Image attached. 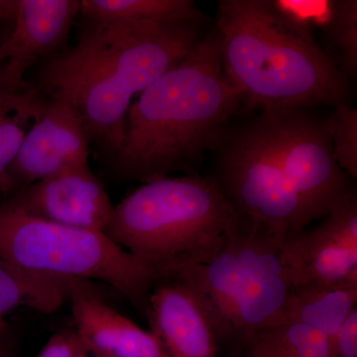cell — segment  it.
I'll use <instances>...</instances> for the list:
<instances>
[{"label":"cell","mask_w":357,"mask_h":357,"mask_svg":"<svg viewBox=\"0 0 357 357\" xmlns=\"http://www.w3.org/2000/svg\"><path fill=\"white\" fill-rule=\"evenodd\" d=\"M26 213L74 229L105 232L114 206L88 164L20 188L10 199Z\"/></svg>","instance_id":"8fae6325"},{"label":"cell","mask_w":357,"mask_h":357,"mask_svg":"<svg viewBox=\"0 0 357 357\" xmlns=\"http://www.w3.org/2000/svg\"><path fill=\"white\" fill-rule=\"evenodd\" d=\"M314 109H261L277 159L312 220L326 217L356 191L333 155L328 117Z\"/></svg>","instance_id":"52a82bcc"},{"label":"cell","mask_w":357,"mask_h":357,"mask_svg":"<svg viewBox=\"0 0 357 357\" xmlns=\"http://www.w3.org/2000/svg\"><path fill=\"white\" fill-rule=\"evenodd\" d=\"M241 218L211 177L171 176L115 206L103 234L165 277L213 259Z\"/></svg>","instance_id":"277c9868"},{"label":"cell","mask_w":357,"mask_h":357,"mask_svg":"<svg viewBox=\"0 0 357 357\" xmlns=\"http://www.w3.org/2000/svg\"><path fill=\"white\" fill-rule=\"evenodd\" d=\"M73 279L31 273L0 259V318L20 307L52 314L68 299Z\"/></svg>","instance_id":"ac0fdd59"},{"label":"cell","mask_w":357,"mask_h":357,"mask_svg":"<svg viewBox=\"0 0 357 357\" xmlns=\"http://www.w3.org/2000/svg\"><path fill=\"white\" fill-rule=\"evenodd\" d=\"M68 300L76 333L86 351L102 357H171L147 333L98 297L86 281H70Z\"/></svg>","instance_id":"4fadbf2b"},{"label":"cell","mask_w":357,"mask_h":357,"mask_svg":"<svg viewBox=\"0 0 357 357\" xmlns=\"http://www.w3.org/2000/svg\"><path fill=\"white\" fill-rule=\"evenodd\" d=\"M44 100L34 84L13 81L0 65V192L17 191L9 170Z\"/></svg>","instance_id":"2e32d148"},{"label":"cell","mask_w":357,"mask_h":357,"mask_svg":"<svg viewBox=\"0 0 357 357\" xmlns=\"http://www.w3.org/2000/svg\"><path fill=\"white\" fill-rule=\"evenodd\" d=\"M79 0H17L14 28L2 46L7 59L1 69L14 81L25 82L26 72L38 61L64 49Z\"/></svg>","instance_id":"5bb4252c"},{"label":"cell","mask_w":357,"mask_h":357,"mask_svg":"<svg viewBox=\"0 0 357 357\" xmlns=\"http://www.w3.org/2000/svg\"><path fill=\"white\" fill-rule=\"evenodd\" d=\"M0 259L42 276L102 281L145 317L152 288L162 278L103 232L33 217L11 199L0 206Z\"/></svg>","instance_id":"5b68a950"},{"label":"cell","mask_w":357,"mask_h":357,"mask_svg":"<svg viewBox=\"0 0 357 357\" xmlns=\"http://www.w3.org/2000/svg\"><path fill=\"white\" fill-rule=\"evenodd\" d=\"M314 229L289 236L282 258L293 287L357 282V203L347 199Z\"/></svg>","instance_id":"9c48e42d"},{"label":"cell","mask_w":357,"mask_h":357,"mask_svg":"<svg viewBox=\"0 0 357 357\" xmlns=\"http://www.w3.org/2000/svg\"><path fill=\"white\" fill-rule=\"evenodd\" d=\"M332 357H357V307L331 337Z\"/></svg>","instance_id":"cb8c5ba5"},{"label":"cell","mask_w":357,"mask_h":357,"mask_svg":"<svg viewBox=\"0 0 357 357\" xmlns=\"http://www.w3.org/2000/svg\"><path fill=\"white\" fill-rule=\"evenodd\" d=\"M285 239L245 218L241 220L237 253L239 285L232 326L234 337L245 344L255 333L285 321L293 289L282 258Z\"/></svg>","instance_id":"ba28073f"},{"label":"cell","mask_w":357,"mask_h":357,"mask_svg":"<svg viewBox=\"0 0 357 357\" xmlns=\"http://www.w3.org/2000/svg\"><path fill=\"white\" fill-rule=\"evenodd\" d=\"M215 26L223 72L245 110L347 103L349 82L273 0H220Z\"/></svg>","instance_id":"3957f363"},{"label":"cell","mask_w":357,"mask_h":357,"mask_svg":"<svg viewBox=\"0 0 357 357\" xmlns=\"http://www.w3.org/2000/svg\"><path fill=\"white\" fill-rule=\"evenodd\" d=\"M208 155L223 196L241 218L287 238L312 220L277 159L261 109L222 129Z\"/></svg>","instance_id":"8992f818"},{"label":"cell","mask_w":357,"mask_h":357,"mask_svg":"<svg viewBox=\"0 0 357 357\" xmlns=\"http://www.w3.org/2000/svg\"><path fill=\"white\" fill-rule=\"evenodd\" d=\"M7 59V54L6 49H4V47L2 46V45H0V65L2 64V63L6 62Z\"/></svg>","instance_id":"4316f807"},{"label":"cell","mask_w":357,"mask_h":357,"mask_svg":"<svg viewBox=\"0 0 357 357\" xmlns=\"http://www.w3.org/2000/svg\"><path fill=\"white\" fill-rule=\"evenodd\" d=\"M246 344L250 357H332L331 337L296 321L255 333Z\"/></svg>","instance_id":"ffe728a7"},{"label":"cell","mask_w":357,"mask_h":357,"mask_svg":"<svg viewBox=\"0 0 357 357\" xmlns=\"http://www.w3.org/2000/svg\"><path fill=\"white\" fill-rule=\"evenodd\" d=\"M6 331V324H4L3 319L0 318V332Z\"/></svg>","instance_id":"83f0119b"},{"label":"cell","mask_w":357,"mask_h":357,"mask_svg":"<svg viewBox=\"0 0 357 357\" xmlns=\"http://www.w3.org/2000/svg\"><path fill=\"white\" fill-rule=\"evenodd\" d=\"M83 20L77 43L45 59L33 84L74 107L107 160L121 145L134 96L190 53L208 21Z\"/></svg>","instance_id":"6da1fadb"},{"label":"cell","mask_w":357,"mask_h":357,"mask_svg":"<svg viewBox=\"0 0 357 357\" xmlns=\"http://www.w3.org/2000/svg\"><path fill=\"white\" fill-rule=\"evenodd\" d=\"M79 13L109 22L208 21L192 0H82Z\"/></svg>","instance_id":"d6986e66"},{"label":"cell","mask_w":357,"mask_h":357,"mask_svg":"<svg viewBox=\"0 0 357 357\" xmlns=\"http://www.w3.org/2000/svg\"><path fill=\"white\" fill-rule=\"evenodd\" d=\"M89 141L76 110L64 98L45 96L11 164L17 190L60 172L89 163Z\"/></svg>","instance_id":"30bf717a"},{"label":"cell","mask_w":357,"mask_h":357,"mask_svg":"<svg viewBox=\"0 0 357 357\" xmlns=\"http://www.w3.org/2000/svg\"><path fill=\"white\" fill-rule=\"evenodd\" d=\"M0 357H15L13 340L6 331L0 332Z\"/></svg>","instance_id":"d4e9b609"},{"label":"cell","mask_w":357,"mask_h":357,"mask_svg":"<svg viewBox=\"0 0 357 357\" xmlns=\"http://www.w3.org/2000/svg\"><path fill=\"white\" fill-rule=\"evenodd\" d=\"M243 110V93L223 72L213 24L131 105L121 145L105 163L121 182L196 175L222 129Z\"/></svg>","instance_id":"7a4b0ae2"},{"label":"cell","mask_w":357,"mask_h":357,"mask_svg":"<svg viewBox=\"0 0 357 357\" xmlns=\"http://www.w3.org/2000/svg\"><path fill=\"white\" fill-rule=\"evenodd\" d=\"M146 318L171 357H218L217 335L189 286L177 275L152 288Z\"/></svg>","instance_id":"7c38bea8"},{"label":"cell","mask_w":357,"mask_h":357,"mask_svg":"<svg viewBox=\"0 0 357 357\" xmlns=\"http://www.w3.org/2000/svg\"><path fill=\"white\" fill-rule=\"evenodd\" d=\"M241 220L227 232L213 259L172 273L180 277L196 296L217 338L234 337L232 318L239 285L237 253Z\"/></svg>","instance_id":"9a60e30c"},{"label":"cell","mask_w":357,"mask_h":357,"mask_svg":"<svg viewBox=\"0 0 357 357\" xmlns=\"http://www.w3.org/2000/svg\"><path fill=\"white\" fill-rule=\"evenodd\" d=\"M17 0H0V20H13Z\"/></svg>","instance_id":"484cf974"},{"label":"cell","mask_w":357,"mask_h":357,"mask_svg":"<svg viewBox=\"0 0 357 357\" xmlns=\"http://www.w3.org/2000/svg\"><path fill=\"white\" fill-rule=\"evenodd\" d=\"M318 30L325 40L326 57L347 81L354 79L357 75L356 0H331Z\"/></svg>","instance_id":"44dd1931"},{"label":"cell","mask_w":357,"mask_h":357,"mask_svg":"<svg viewBox=\"0 0 357 357\" xmlns=\"http://www.w3.org/2000/svg\"><path fill=\"white\" fill-rule=\"evenodd\" d=\"M356 304L357 282L297 286L289 297L285 321L306 324L332 337Z\"/></svg>","instance_id":"e0dca14e"},{"label":"cell","mask_w":357,"mask_h":357,"mask_svg":"<svg viewBox=\"0 0 357 357\" xmlns=\"http://www.w3.org/2000/svg\"><path fill=\"white\" fill-rule=\"evenodd\" d=\"M86 349L76 332L56 333L35 357H82Z\"/></svg>","instance_id":"603a6c76"},{"label":"cell","mask_w":357,"mask_h":357,"mask_svg":"<svg viewBox=\"0 0 357 357\" xmlns=\"http://www.w3.org/2000/svg\"><path fill=\"white\" fill-rule=\"evenodd\" d=\"M82 357H102V356H93V354H89V352L86 351V354H84V356Z\"/></svg>","instance_id":"f1b7e54d"},{"label":"cell","mask_w":357,"mask_h":357,"mask_svg":"<svg viewBox=\"0 0 357 357\" xmlns=\"http://www.w3.org/2000/svg\"><path fill=\"white\" fill-rule=\"evenodd\" d=\"M328 132L338 166L351 180L357 178V110L347 103L333 107L328 117Z\"/></svg>","instance_id":"7402d4cb"}]
</instances>
